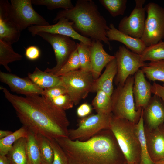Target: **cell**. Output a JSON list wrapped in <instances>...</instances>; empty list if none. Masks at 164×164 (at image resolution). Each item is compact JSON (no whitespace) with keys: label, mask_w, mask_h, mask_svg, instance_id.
<instances>
[{"label":"cell","mask_w":164,"mask_h":164,"mask_svg":"<svg viewBox=\"0 0 164 164\" xmlns=\"http://www.w3.org/2000/svg\"><path fill=\"white\" fill-rule=\"evenodd\" d=\"M26 138V151L29 164H42L40 153L35 134L29 130Z\"/></svg>","instance_id":"obj_30"},{"label":"cell","mask_w":164,"mask_h":164,"mask_svg":"<svg viewBox=\"0 0 164 164\" xmlns=\"http://www.w3.org/2000/svg\"><path fill=\"white\" fill-rule=\"evenodd\" d=\"M10 5L7 0H0V40L12 45L19 41L21 31L9 16Z\"/></svg>","instance_id":"obj_14"},{"label":"cell","mask_w":164,"mask_h":164,"mask_svg":"<svg viewBox=\"0 0 164 164\" xmlns=\"http://www.w3.org/2000/svg\"><path fill=\"white\" fill-rule=\"evenodd\" d=\"M0 89L23 126L29 130L49 139L68 137L70 122L65 111L46 96L33 94L22 97L12 94L2 86Z\"/></svg>","instance_id":"obj_1"},{"label":"cell","mask_w":164,"mask_h":164,"mask_svg":"<svg viewBox=\"0 0 164 164\" xmlns=\"http://www.w3.org/2000/svg\"><path fill=\"white\" fill-rule=\"evenodd\" d=\"M92 105L97 114H109L112 113L111 96L103 91H97Z\"/></svg>","instance_id":"obj_26"},{"label":"cell","mask_w":164,"mask_h":164,"mask_svg":"<svg viewBox=\"0 0 164 164\" xmlns=\"http://www.w3.org/2000/svg\"><path fill=\"white\" fill-rule=\"evenodd\" d=\"M114 56L118 66L115 79L117 85H123L129 77L134 75L147 64L141 60L140 55L130 51L124 46H119Z\"/></svg>","instance_id":"obj_11"},{"label":"cell","mask_w":164,"mask_h":164,"mask_svg":"<svg viewBox=\"0 0 164 164\" xmlns=\"http://www.w3.org/2000/svg\"><path fill=\"white\" fill-rule=\"evenodd\" d=\"M145 0H135V6L130 15L120 21L118 29L134 38L141 39L144 31L145 20V10L143 5Z\"/></svg>","instance_id":"obj_12"},{"label":"cell","mask_w":164,"mask_h":164,"mask_svg":"<svg viewBox=\"0 0 164 164\" xmlns=\"http://www.w3.org/2000/svg\"><path fill=\"white\" fill-rule=\"evenodd\" d=\"M140 56L141 60L145 62L164 60V41L147 46Z\"/></svg>","instance_id":"obj_29"},{"label":"cell","mask_w":164,"mask_h":164,"mask_svg":"<svg viewBox=\"0 0 164 164\" xmlns=\"http://www.w3.org/2000/svg\"><path fill=\"white\" fill-rule=\"evenodd\" d=\"M49 140L54 154L52 164H68L66 155L62 149L55 139Z\"/></svg>","instance_id":"obj_36"},{"label":"cell","mask_w":164,"mask_h":164,"mask_svg":"<svg viewBox=\"0 0 164 164\" xmlns=\"http://www.w3.org/2000/svg\"><path fill=\"white\" fill-rule=\"evenodd\" d=\"M32 0H11L10 17L21 31L32 26H45L49 23L34 9Z\"/></svg>","instance_id":"obj_8"},{"label":"cell","mask_w":164,"mask_h":164,"mask_svg":"<svg viewBox=\"0 0 164 164\" xmlns=\"http://www.w3.org/2000/svg\"><path fill=\"white\" fill-rule=\"evenodd\" d=\"M133 87L135 105L136 110L144 108L151 98L152 85L145 79L141 69L134 74Z\"/></svg>","instance_id":"obj_18"},{"label":"cell","mask_w":164,"mask_h":164,"mask_svg":"<svg viewBox=\"0 0 164 164\" xmlns=\"http://www.w3.org/2000/svg\"><path fill=\"white\" fill-rule=\"evenodd\" d=\"M90 49L92 66V73L95 80L98 79L103 68L115 58L107 53L101 41L92 40Z\"/></svg>","instance_id":"obj_19"},{"label":"cell","mask_w":164,"mask_h":164,"mask_svg":"<svg viewBox=\"0 0 164 164\" xmlns=\"http://www.w3.org/2000/svg\"><path fill=\"white\" fill-rule=\"evenodd\" d=\"M28 76L36 86L43 90L57 86H63L60 76L42 71L37 67L32 73H29Z\"/></svg>","instance_id":"obj_22"},{"label":"cell","mask_w":164,"mask_h":164,"mask_svg":"<svg viewBox=\"0 0 164 164\" xmlns=\"http://www.w3.org/2000/svg\"><path fill=\"white\" fill-rule=\"evenodd\" d=\"M126 164H128L127 163H126Z\"/></svg>","instance_id":"obj_46"},{"label":"cell","mask_w":164,"mask_h":164,"mask_svg":"<svg viewBox=\"0 0 164 164\" xmlns=\"http://www.w3.org/2000/svg\"><path fill=\"white\" fill-rule=\"evenodd\" d=\"M42 164H43V163H42Z\"/></svg>","instance_id":"obj_45"},{"label":"cell","mask_w":164,"mask_h":164,"mask_svg":"<svg viewBox=\"0 0 164 164\" xmlns=\"http://www.w3.org/2000/svg\"><path fill=\"white\" fill-rule=\"evenodd\" d=\"M145 131L148 152L152 160L155 163L164 159V124L152 129L145 127Z\"/></svg>","instance_id":"obj_17"},{"label":"cell","mask_w":164,"mask_h":164,"mask_svg":"<svg viewBox=\"0 0 164 164\" xmlns=\"http://www.w3.org/2000/svg\"><path fill=\"white\" fill-rule=\"evenodd\" d=\"M154 164H164V159H162L155 162Z\"/></svg>","instance_id":"obj_44"},{"label":"cell","mask_w":164,"mask_h":164,"mask_svg":"<svg viewBox=\"0 0 164 164\" xmlns=\"http://www.w3.org/2000/svg\"><path fill=\"white\" fill-rule=\"evenodd\" d=\"M73 23L64 18H60L54 24L45 26H32L28 28L32 36L39 32L58 34L68 36L83 43L90 45L92 40L84 37L77 33L73 29Z\"/></svg>","instance_id":"obj_13"},{"label":"cell","mask_w":164,"mask_h":164,"mask_svg":"<svg viewBox=\"0 0 164 164\" xmlns=\"http://www.w3.org/2000/svg\"><path fill=\"white\" fill-rule=\"evenodd\" d=\"M62 17L72 22L73 28L79 34L91 40L102 41L111 49L106 34L109 27L92 0H77L73 8L59 11L53 22L56 23Z\"/></svg>","instance_id":"obj_3"},{"label":"cell","mask_w":164,"mask_h":164,"mask_svg":"<svg viewBox=\"0 0 164 164\" xmlns=\"http://www.w3.org/2000/svg\"><path fill=\"white\" fill-rule=\"evenodd\" d=\"M92 109L91 105L87 103H84L77 108V114L80 118H84L90 115Z\"/></svg>","instance_id":"obj_40"},{"label":"cell","mask_w":164,"mask_h":164,"mask_svg":"<svg viewBox=\"0 0 164 164\" xmlns=\"http://www.w3.org/2000/svg\"><path fill=\"white\" fill-rule=\"evenodd\" d=\"M118 73V66L115 58L106 66L103 73L96 80L93 84L92 92L99 90L103 91L111 96L114 90L113 81Z\"/></svg>","instance_id":"obj_21"},{"label":"cell","mask_w":164,"mask_h":164,"mask_svg":"<svg viewBox=\"0 0 164 164\" xmlns=\"http://www.w3.org/2000/svg\"><path fill=\"white\" fill-rule=\"evenodd\" d=\"M141 69L149 80L163 82L164 86V60L150 62Z\"/></svg>","instance_id":"obj_27"},{"label":"cell","mask_w":164,"mask_h":164,"mask_svg":"<svg viewBox=\"0 0 164 164\" xmlns=\"http://www.w3.org/2000/svg\"><path fill=\"white\" fill-rule=\"evenodd\" d=\"M144 8L147 15L140 39L148 46L164 39V8L152 2L147 4Z\"/></svg>","instance_id":"obj_7"},{"label":"cell","mask_w":164,"mask_h":164,"mask_svg":"<svg viewBox=\"0 0 164 164\" xmlns=\"http://www.w3.org/2000/svg\"><path fill=\"white\" fill-rule=\"evenodd\" d=\"M0 164H11L6 156L0 155Z\"/></svg>","instance_id":"obj_43"},{"label":"cell","mask_w":164,"mask_h":164,"mask_svg":"<svg viewBox=\"0 0 164 164\" xmlns=\"http://www.w3.org/2000/svg\"><path fill=\"white\" fill-rule=\"evenodd\" d=\"M107 36L109 41H115L125 45L132 52L140 55L147 47L140 39L132 37L117 29L112 23L109 25Z\"/></svg>","instance_id":"obj_20"},{"label":"cell","mask_w":164,"mask_h":164,"mask_svg":"<svg viewBox=\"0 0 164 164\" xmlns=\"http://www.w3.org/2000/svg\"><path fill=\"white\" fill-rule=\"evenodd\" d=\"M77 45L80 64V70L91 72L90 45L86 44L81 42L77 43Z\"/></svg>","instance_id":"obj_33"},{"label":"cell","mask_w":164,"mask_h":164,"mask_svg":"<svg viewBox=\"0 0 164 164\" xmlns=\"http://www.w3.org/2000/svg\"><path fill=\"white\" fill-rule=\"evenodd\" d=\"M6 156L11 164H29L26 151V138H22L16 141Z\"/></svg>","instance_id":"obj_23"},{"label":"cell","mask_w":164,"mask_h":164,"mask_svg":"<svg viewBox=\"0 0 164 164\" xmlns=\"http://www.w3.org/2000/svg\"><path fill=\"white\" fill-rule=\"evenodd\" d=\"M50 100L56 106L64 111L72 108L74 104L67 93L61 95Z\"/></svg>","instance_id":"obj_37"},{"label":"cell","mask_w":164,"mask_h":164,"mask_svg":"<svg viewBox=\"0 0 164 164\" xmlns=\"http://www.w3.org/2000/svg\"><path fill=\"white\" fill-rule=\"evenodd\" d=\"M80 63L77 48L65 64L54 75L61 76L70 71L80 69Z\"/></svg>","instance_id":"obj_35"},{"label":"cell","mask_w":164,"mask_h":164,"mask_svg":"<svg viewBox=\"0 0 164 164\" xmlns=\"http://www.w3.org/2000/svg\"><path fill=\"white\" fill-rule=\"evenodd\" d=\"M66 155L68 164H126L110 129L102 130L85 141L68 137L55 139Z\"/></svg>","instance_id":"obj_2"},{"label":"cell","mask_w":164,"mask_h":164,"mask_svg":"<svg viewBox=\"0 0 164 164\" xmlns=\"http://www.w3.org/2000/svg\"><path fill=\"white\" fill-rule=\"evenodd\" d=\"M36 35L49 43L53 49L56 64L52 68H47L45 71L54 75L65 64L76 50L77 43L71 38L63 35L45 32H39Z\"/></svg>","instance_id":"obj_9"},{"label":"cell","mask_w":164,"mask_h":164,"mask_svg":"<svg viewBox=\"0 0 164 164\" xmlns=\"http://www.w3.org/2000/svg\"><path fill=\"white\" fill-rule=\"evenodd\" d=\"M28 130L22 126L7 137L0 139V155L6 156L12 149L14 143L22 138H27Z\"/></svg>","instance_id":"obj_28"},{"label":"cell","mask_w":164,"mask_h":164,"mask_svg":"<svg viewBox=\"0 0 164 164\" xmlns=\"http://www.w3.org/2000/svg\"><path fill=\"white\" fill-rule=\"evenodd\" d=\"M99 2L113 17L122 15L126 8L127 0H99Z\"/></svg>","instance_id":"obj_32"},{"label":"cell","mask_w":164,"mask_h":164,"mask_svg":"<svg viewBox=\"0 0 164 164\" xmlns=\"http://www.w3.org/2000/svg\"><path fill=\"white\" fill-rule=\"evenodd\" d=\"M143 109L140 118L135 125L136 132L139 142L140 148V164H154L149 155L145 134Z\"/></svg>","instance_id":"obj_24"},{"label":"cell","mask_w":164,"mask_h":164,"mask_svg":"<svg viewBox=\"0 0 164 164\" xmlns=\"http://www.w3.org/2000/svg\"><path fill=\"white\" fill-rule=\"evenodd\" d=\"M32 2L36 5H44L50 10L59 8L69 9L74 6L70 0H32Z\"/></svg>","instance_id":"obj_34"},{"label":"cell","mask_w":164,"mask_h":164,"mask_svg":"<svg viewBox=\"0 0 164 164\" xmlns=\"http://www.w3.org/2000/svg\"><path fill=\"white\" fill-rule=\"evenodd\" d=\"M151 91L154 95L160 97L164 102V86L154 82L152 85Z\"/></svg>","instance_id":"obj_41"},{"label":"cell","mask_w":164,"mask_h":164,"mask_svg":"<svg viewBox=\"0 0 164 164\" xmlns=\"http://www.w3.org/2000/svg\"><path fill=\"white\" fill-rule=\"evenodd\" d=\"M136 124L118 117L111 113L110 129L128 164H140V148L136 132Z\"/></svg>","instance_id":"obj_4"},{"label":"cell","mask_w":164,"mask_h":164,"mask_svg":"<svg viewBox=\"0 0 164 164\" xmlns=\"http://www.w3.org/2000/svg\"><path fill=\"white\" fill-rule=\"evenodd\" d=\"M0 80L7 84L12 92L27 96L33 94L46 95L44 90L36 86L28 77L23 78L11 73L0 71Z\"/></svg>","instance_id":"obj_15"},{"label":"cell","mask_w":164,"mask_h":164,"mask_svg":"<svg viewBox=\"0 0 164 164\" xmlns=\"http://www.w3.org/2000/svg\"><path fill=\"white\" fill-rule=\"evenodd\" d=\"M142 109L147 128L154 129L164 124V102L159 96L154 95Z\"/></svg>","instance_id":"obj_16"},{"label":"cell","mask_w":164,"mask_h":164,"mask_svg":"<svg viewBox=\"0 0 164 164\" xmlns=\"http://www.w3.org/2000/svg\"><path fill=\"white\" fill-rule=\"evenodd\" d=\"M13 132L9 130H0V139L6 137L9 135Z\"/></svg>","instance_id":"obj_42"},{"label":"cell","mask_w":164,"mask_h":164,"mask_svg":"<svg viewBox=\"0 0 164 164\" xmlns=\"http://www.w3.org/2000/svg\"><path fill=\"white\" fill-rule=\"evenodd\" d=\"M44 90L46 93L45 96L50 100L61 95L67 93V90L62 86L45 89Z\"/></svg>","instance_id":"obj_38"},{"label":"cell","mask_w":164,"mask_h":164,"mask_svg":"<svg viewBox=\"0 0 164 164\" xmlns=\"http://www.w3.org/2000/svg\"><path fill=\"white\" fill-rule=\"evenodd\" d=\"M35 134L40 153L42 163L52 164L54 154L49 139L42 135Z\"/></svg>","instance_id":"obj_31"},{"label":"cell","mask_w":164,"mask_h":164,"mask_svg":"<svg viewBox=\"0 0 164 164\" xmlns=\"http://www.w3.org/2000/svg\"><path fill=\"white\" fill-rule=\"evenodd\" d=\"M22 56L13 50L12 44L0 40V64L8 71H11L8 66L9 63L20 60Z\"/></svg>","instance_id":"obj_25"},{"label":"cell","mask_w":164,"mask_h":164,"mask_svg":"<svg viewBox=\"0 0 164 164\" xmlns=\"http://www.w3.org/2000/svg\"><path fill=\"white\" fill-rule=\"evenodd\" d=\"M111 114L97 113L80 118L77 128L68 130V138L72 140L85 141L102 130L110 129Z\"/></svg>","instance_id":"obj_10"},{"label":"cell","mask_w":164,"mask_h":164,"mask_svg":"<svg viewBox=\"0 0 164 164\" xmlns=\"http://www.w3.org/2000/svg\"><path fill=\"white\" fill-rule=\"evenodd\" d=\"M63 85L73 103L77 105L92 92L95 80L92 73L78 70L61 76Z\"/></svg>","instance_id":"obj_6"},{"label":"cell","mask_w":164,"mask_h":164,"mask_svg":"<svg viewBox=\"0 0 164 164\" xmlns=\"http://www.w3.org/2000/svg\"><path fill=\"white\" fill-rule=\"evenodd\" d=\"M134 77L131 76L125 84L117 85L111 96L112 113L114 116L136 124L140 118L142 108L136 110L132 89Z\"/></svg>","instance_id":"obj_5"},{"label":"cell","mask_w":164,"mask_h":164,"mask_svg":"<svg viewBox=\"0 0 164 164\" xmlns=\"http://www.w3.org/2000/svg\"><path fill=\"white\" fill-rule=\"evenodd\" d=\"M40 53L39 49L36 46H31L25 49V56L28 59L31 60H35L38 59Z\"/></svg>","instance_id":"obj_39"}]
</instances>
